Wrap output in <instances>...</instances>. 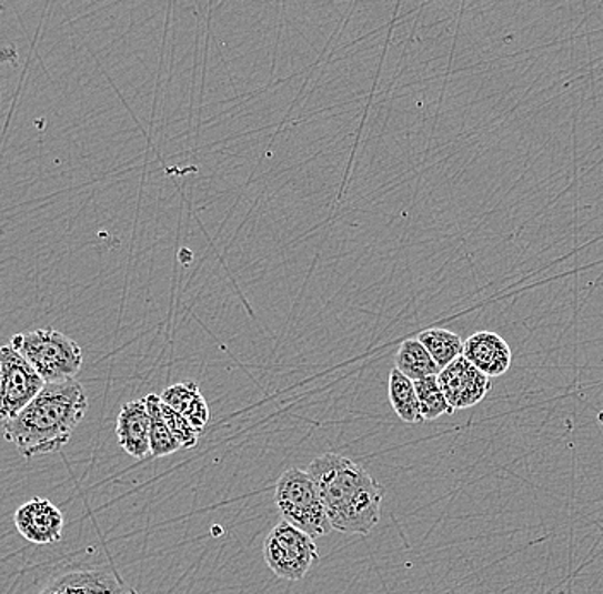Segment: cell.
Masks as SVG:
<instances>
[{
    "label": "cell",
    "mask_w": 603,
    "mask_h": 594,
    "mask_svg": "<svg viewBox=\"0 0 603 594\" xmlns=\"http://www.w3.org/2000/svg\"><path fill=\"white\" fill-rule=\"evenodd\" d=\"M309 473L323 499L331 526L349 535H369L379 520L384 490L368 471L336 453L321 454Z\"/></svg>",
    "instance_id": "6da1fadb"
},
{
    "label": "cell",
    "mask_w": 603,
    "mask_h": 594,
    "mask_svg": "<svg viewBox=\"0 0 603 594\" xmlns=\"http://www.w3.org/2000/svg\"><path fill=\"white\" fill-rule=\"evenodd\" d=\"M88 412L83 384L76 381L47 384L23 412L4 423L6 441L24 457L52 454L71 441Z\"/></svg>",
    "instance_id": "7a4b0ae2"
},
{
    "label": "cell",
    "mask_w": 603,
    "mask_h": 594,
    "mask_svg": "<svg viewBox=\"0 0 603 594\" xmlns=\"http://www.w3.org/2000/svg\"><path fill=\"white\" fill-rule=\"evenodd\" d=\"M11 346L33 365L47 384L72 381L83 366V348L52 328L16 334Z\"/></svg>",
    "instance_id": "3957f363"
},
{
    "label": "cell",
    "mask_w": 603,
    "mask_h": 594,
    "mask_svg": "<svg viewBox=\"0 0 603 594\" xmlns=\"http://www.w3.org/2000/svg\"><path fill=\"white\" fill-rule=\"evenodd\" d=\"M274 502L287 523L304 531L312 538L330 535V517L318 485L309 471L290 467L278 479Z\"/></svg>",
    "instance_id": "277c9868"
},
{
    "label": "cell",
    "mask_w": 603,
    "mask_h": 594,
    "mask_svg": "<svg viewBox=\"0 0 603 594\" xmlns=\"http://www.w3.org/2000/svg\"><path fill=\"white\" fill-rule=\"evenodd\" d=\"M264 561L281 580H304L319 562L318 546L308 533L281 521L264 542Z\"/></svg>",
    "instance_id": "5b68a950"
},
{
    "label": "cell",
    "mask_w": 603,
    "mask_h": 594,
    "mask_svg": "<svg viewBox=\"0 0 603 594\" xmlns=\"http://www.w3.org/2000/svg\"><path fill=\"white\" fill-rule=\"evenodd\" d=\"M0 374H2L0 419L6 423L23 412L24 407L42 393L47 382L11 344L0 350Z\"/></svg>",
    "instance_id": "8992f818"
},
{
    "label": "cell",
    "mask_w": 603,
    "mask_h": 594,
    "mask_svg": "<svg viewBox=\"0 0 603 594\" xmlns=\"http://www.w3.org/2000/svg\"><path fill=\"white\" fill-rule=\"evenodd\" d=\"M439 385L453 412L469 410L488 397L491 379L473 366L465 356L454 360L438 375Z\"/></svg>",
    "instance_id": "52a82bcc"
},
{
    "label": "cell",
    "mask_w": 603,
    "mask_h": 594,
    "mask_svg": "<svg viewBox=\"0 0 603 594\" xmlns=\"http://www.w3.org/2000/svg\"><path fill=\"white\" fill-rule=\"evenodd\" d=\"M16 530L34 545H52L62 540L64 516L52 502L34 497L14 512Z\"/></svg>",
    "instance_id": "ba28073f"
},
{
    "label": "cell",
    "mask_w": 603,
    "mask_h": 594,
    "mask_svg": "<svg viewBox=\"0 0 603 594\" xmlns=\"http://www.w3.org/2000/svg\"><path fill=\"white\" fill-rule=\"evenodd\" d=\"M117 441L124 453L134 460H143L151 454V416L147 400H135L124 404L117 416Z\"/></svg>",
    "instance_id": "9c48e42d"
},
{
    "label": "cell",
    "mask_w": 603,
    "mask_h": 594,
    "mask_svg": "<svg viewBox=\"0 0 603 594\" xmlns=\"http://www.w3.org/2000/svg\"><path fill=\"white\" fill-rule=\"evenodd\" d=\"M463 356L489 379L506 374L513 360L507 341L492 331H480L470 336Z\"/></svg>",
    "instance_id": "30bf717a"
},
{
    "label": "cell",
    "mask_w": 603,
    "mask_h": 594,
    "mask_svg": "<svg viewBox=\"0 0 603 594\" xmlns=\"http://www.w3.org/2000/svg\"><path fill=\"white\" fill-rule=\"evenodd\" d=\"M160 397L167 406L184 416L199 435L203 434L210 423V406L195 382L185 381L170 385Z\"/></svg>",
    "instance_id": "8fae6325"
},
{
    "label": "cell",
    "mask_w": 603,
    "mask_h": 594,
    "mask_svg": "<svg viewBox=\"0 0 603 594\" xmlns=\"http://www.w3.org/2000/svg\"><path fill=\"white\" fill-rule=\"evenodd\" d=\"M120 586L110 574L79 571L53 580L40 594H120Z\"/></svg>",
    "instance_id": "7c38bea8"
},
{
    "label": "cell",
    "mask_w": 603,
    "mask_h": 594,
    "mask_svg": "<svg viewBox=\"0 0 603 594\" xmlns=\"http://www.w3.org/2000/svg\"><path fill=\"white\" fill-rule=\"evenodd\" d=\"M394 363H396L398 371L413 382L438 377L441 374L438 363L434 362L431 353L425 350L424 344L420 343L419 340L403 341L400 350H398Z\"/></svg>",
    "instance_id": "4fadbf2b"
},
{
    "label": "cell",
    "mask_w": 603,
    "mask_h": 594,
    "mask_svg": "<svg viewBox=\"0 0 603 594\" xmlns=\"http://www.w3.org/2000/svg\"><path fill=\"white\" fill-rule=\"evenodd\" d=\"M388 396H390L391 406L398 419L409 423V425H419L424 422L420 413L419 397H416L415 382L401 374L394 366L388 382Z\"/></svg>",
    "instance_id": "5bb4252c"
},
{
    "label": "cell",
    "mask_w": 603,
    "mask_h": 594,
    "mask_svg": "<svg viewBox=\"0 0 603 594\" xmlns=\"http://www.w3.org/2000/svg\"><path fill=\"white\" fill-rule=\"evenodd\" d=\"M416 340L424 344L425 350L431 353L441 371L451 365L454 360L463 356V350H465V341L461 340L453 331L441 330V328L422 331Z\"/></svg>",
    "instance_id": "9a60e30c"
},
{
    "label": "cell",
    "mask_w": 603,
    "mask_h": 594,
    "mask_svg": "<svg viewBox=\"0 0 603 594\" xmlns=\"http://www.w3.org/2000/svg\"><path fill=\"white\" fill-rule=\"evenodd\" d=\"M147 400L148 412L151 416V456L165 457L180 451L179 442L173 439L172 432L167 426L162 413V397L150 394Z\"/></svg>",
    "instance_id": "2e32d148"
},
{
    "label": "cell",
    "mask_w": 603,
    "mask_h": 594,
    "mask_svg": "<svg viewBox=\"0 0 603 594\" xmlns=\"http://www.w3.org/2000/svg\"><path fill=\"white\" fill-rule=\"evenodd\" d=\"M416 397H419L420 413L424 422H432L442 415H453L446 396L442 393L438 377L424 379L415 382Z\"/></svg>",
    "instance_id": "e0dca14e"
},
{
    "label": "cell",
    "mask_w": 603,
    "mask_h": 594,
    "mask_svg": "<svg viewBox=\"0 0 603 594\" xmlns=\"http://www.w3.org/2000/svg\"><path fill=\"white\" fill-rule=\"evenodd\" d=\"M162 413L165 419L167 426L172 432L173 439L179 442L182 449H192L198 445L199 434L195 432L194 426L184 419V416L177 413L172 407L167 406L162 401Z\"/></svg>",
    "instance_id": "ac0fdd59"
}]
</instances>
